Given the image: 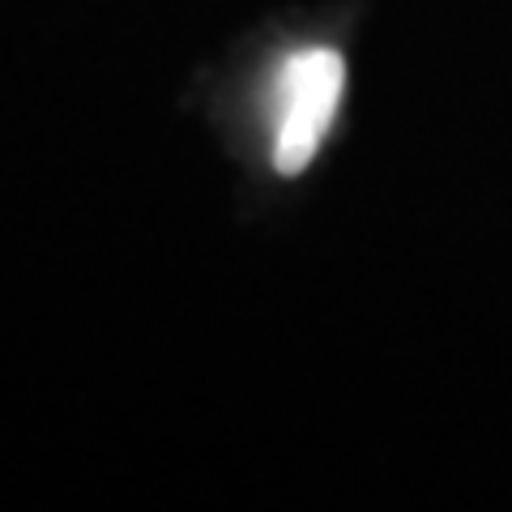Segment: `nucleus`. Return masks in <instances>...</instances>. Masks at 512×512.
<instances>
[{
    "instance_id": "obj_1",
    "label": "nucleus",
    "mask_w": 512,
    "mask_h": 512,
    "mask_svg": "<svg viewBox=\"0 0 512 512\" xmlns=\"http://www.w3.org/2000/svg\"><path fill=\"white\" fill-rule=\"evenodd\" d=\"M346 86V60L333 47H303L278 69V116H274V167L299 175L316 158Z\"/></svg>"
}]
</instances>
